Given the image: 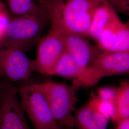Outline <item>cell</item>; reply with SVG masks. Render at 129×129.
Returning <instances> with one entry per match:
<instances>
[{
    "label": "cell",
    "mask_w": 129,
    "mask_h": 129,
    "mask_svg": "<svg viewBox=\"0 0 129 129\" xmlns=\"http://www.w3.org/2000/svg\"><path fill=\"white\" fill-rule=\"evenodd\" d=\"M37 85L59 125L75 127L73 112L78 99L74 86L51 81Z\"/></svg>",
    "instance_id": "cell-5"
},
{
    "label": "cell",
    "mask_w": 129,
    "mask_h": 129,
    "mask_svg": "<svg viewBox=\"0 0 129 129\" xmlns=\"http://www.w3.org/2000/svg\"><path fill=\"white\" fill-rule=\"evenodd\" d=\"M59 129H60V128H59Z\"/></svg>",
    "instance_id": "cell-23"
},
{
    "label": "cell",
    "mask_w": 129,
    "mask_h": 129,
    "mask_svg": "<svg viewBox=\"0 0 129 129\" xmlns=\"http://www.w3.org/2000/svg\"><path fill=\"white\" fill-rule=\"evenodd\" d=\"M2 76H1V75H0V78H1V77H2Z\"/></svg>",
    "instance_id": "cell-22"
},
{
    "label": "cell",
    "mask_w": 129,
    "mask_h": 129,
    "mask_svg": "<svg viewBox=\"0 0 129 129\" xmlns=\"http://www.w3.org/2000/svg\"><path fill=\"white\" fill-rule=\"evenodd\" d=\"M17 88L21 107L35 129H59L37 83H22Z\"/></svg>",
    "instance_id": "cell-4"
},
{
    "label": "cell",
    "mask_w": 129,
    "mask_h": 129,
    "mask_svg": "<svg viewBox=\"0 0 129 129\" xmlns=\"http://www.w3.org/2000/svg\"><path fill=\"white\" fill-rule=\"evenodd\" d=\"M86 104L93 111L108 120H111L115 115V105L102 101L98 97L94 91L91 92L88 101Z\"/></svg>",
    "instance_id": "cell-15"
},
{
    "label": "cell",
    "mask_w": 129,
    "mask_h": 129,
    "mask_svg": "<svg viewBox=\"0 0 129 129\" xmlns=\"http://www.w3.org/2000/svg\"><path fill=\"white\" fill-rule=\"evenodd\" d=\"M66 51L64 43L59 33L51 30L37 44L35 59L36 71L45 75H51L55 64Z\"/></svg>",
    "instance_id": "cell-8"
},
{
    "label": "cell",
    "mask_w": 129,
    "mask_h": 129,
    "mask_svg": "<svg viewBox=\"0 0 129 129\" xmlns=\"http://www.w3.org/2000/svg\"><path fill=\"white\" fill-rule=\"evenodd\" d=\"M0 129H31L21 107L17 87L3 76L0 78Z\"/></svg>",
    "instance_id": "cell-6"
},
{
    "label": "cell",
    "mask_w": 129,
    "mask_h": 129,
    "mask_svg": "<svg viewBox=\"0 0 129 129\" xmlns=\"http://www.w3.org/2000/svg\"><path fill=\"white\" fill-rule=\"evenodd\" d=\"M14 16L37 13L41 7L36 4L35 0H5Z\"/></svg>",
    "instance_id": "cell-16"
},
{
    "label": "cell",
    "mask_w": 129,
    "mask_h": 129,
    "mask_svg": "<svg viewBox=\"0 0 129 129\" xmlns=\"http://www.w3.org/2000/svg\"><path fill=\"white\" fill-rule=\"evenodd\" d=\"M119 17L108 1H102L93 14L88 36L97 42L104 28Z\"/></svg>",
    "instance_id": "cell-11"
},
{
    "label": "cell",
    "mask_w": 129,
    "mask_h": 129,
    "mask_svg": "<svg viewBox=\"0 0 129 129\" xmlns=\"http://www.w3.org/2000/svg\"><path fill=\"white\" fill-rule=\"evenodd\" d=\"M10 18L4 5L0 3V43L5 36Z\"/></svg>",
    "instance_id": "cell-18"
},
{
    "label": "cell",
    "mask_w": 129,
    "mask_h": 129,
    "mask_svg": "<svg viewBox=\"0 0 129 129\" xmlns=\"http://www.w3.org/2000/svg\"><path fill=\"white\" fill-rule=\"evenodd\" d=\"M116 124L115 129H129V118L120 120Z\"/></svg>",
    "instance_id": "cell-20"
},
{
    "label": "cell",
    "mask_w": 129,
    "mask_h": 129,
    "mask_svg": "<svg viewBox=\"0 0 129 129\" xmlns=\"http://www.w3.org/2000/svg\"><path fill=\"white\" fill-rule=\"evenodd\" d=\"M42 9L37 13L14 16L10 18L0 46H11L24 52L30 50L37 44L49 22L46 12Z\"/></svg>",
    "instance_id": "cell-2"
},
{
    "label": "cell",
    "mask_w": 129,
    "mask_h": 129,
    "mask_svg": "<svg viewBox=\"0 0 129 129\" xmlns=\"http://www.w3.org/2000/svg\"><path fill=\"white\" fill-rule=\"evenodd\" d=\"M117 92V87H106L98 88V97L105 102L115 105Z\"/></svg>",
    "instance_id": "cell-17"
},
{
    "label": "cell",
    "mask_w": 129,
    "mask_h": 129,
    "mask_svg": "<svg viewBox=\"0 0 129 129\" xmlns=\"http://www.w3.org/2000/svg\"><path fill=\"white\" fill-rule=\"evenodd\" d=\"M59 33L64 43L66 50L84 70L94 59L101 49L98 45H92L86 37L72 33Z\"/></svg>",
    "instance_id": "cell-10"
},
{
    "label": "cell",
    "mask_w": 129,
    "mask_h": 129,
    "mask_svg": "<svg viewBox=\"0 0 129 129\" xmlns=\"http://www.w3.org/2000/svg\"><path fill=\"white\" fill-rule=\"evenodd\" d=\"M103 0H38L46 12L51 30L88 37L93 14Z\"/></svg>",
    "instance_id": "cell-1"
},
{
    "label": "cell",
    "mask_w": 129,
    "mask_h": 129,
    "mask_svg": "<svg viewBox=\"0 0 129 129\" xmlns=\"http://www.w3.org/2000/svg\"><path fill=\"white\" fill-rule=\"evenodd\" d=\"M115 113L111 119L116 124L120 120L129 118V82L128 80L122 81L117 87L115 102Z\"/></svg>",
    "instance_id": "cell-14"
},
{
    "label": "cell",
    "mask_w": 129,
    "mask_h": 129,
    "mask_svg": "<svg viewBox=\"0 0 129 129\" xmlns=\"http://www.w3.org/2000/svg\"><path fill=\"white\" fill-rule=\"evenodd\" d=\"M75 127L78 129H107L109 120L91 110L86 103L74 110Z\"/></svg>",
    "instance_id": "cell-12"
},
{
    "label": "cell",
    "mask_w": 129,
    "mask_h": 129,
    "mask_svg": "<svg viewBox=\"0 0 129 129\" xmlns=\"http://www.w3.org/2000/svg\"><path fill=\"white\" fill-rule=\"evenodd\" d=\"M36 71L35 60L14 47L0 46V75L14 83L27 80Z\"/></svg>",
    "instance_id": "cell-7"
},
{
    "label": "cell",
    "mask_w": 129,
    "mask_h": 129,
    "mask_svg": "<svg viewBox=\"0 0 129 129\" xmlns=\"http://www.w3.org/2000/svg\"><path fill=\"white\" fill-rule=\"evenodd\" d=\"M129 71V53L112 52L101 49L82 74L73 79L72 85L76 89L90 87L98 83L103 78L127 74Z\"/></svg>",
    "instance_id": "cell-3"
},
{
    "label": "cell",
    "mask_w": 129,
    "mask_h": 129,
    "mask_svg": "<svg viewBox=\"0 0 129 129\" xmlns=\"http://www.w3.org/2000/svg\"><path fill=\"white\" fill-rule=\"evenodd\" d=\"M60 129H73L74 128L71 127H68V126H60Z\"/></svg>",
    "instance_id": "cell-21"
},
{
    "label": "cell",
    "mask_w": 129,
    "mask_h": 129,
    "mask_svg": "<svg viewBox=\"0 0 129 129\" xmlns=\"http://www.w3.org/2000/svg\"><path fill=\"white\" fill-rule=\"evenodd\" d=\"M116 12L129 15V0H107Z\"/></svg>",
    "instance_id": "cell-19"
},
{
    "label": "cell",
    "mask_w": 129,
    "mask_h": 129,
    "mask_svg": "<svg viewBox=\"0 0 129 129\" xmlns=\"http://www.w3.org/2000/svg\"><path fill=\"white\" fill-rule=\"evenodd\" d=\"M83 71L73 57L66 50L55 64L51 75H58L74 79L78 78Z\"/></svg>",
    "instance_id": "cell-13"
},
{
    "label": "cell",
    "mask_w": 129,
    "mask_h": 129,
    "mask_svg": "<svg viewBox=\"0 0 129 129\" xmlns=\"http://www.w3.org/2000/svg\"><path fill=\"white\" fill-rule=\"evenodd\" d=\"M97 43L104 51L129 53V23L118 17L104 28Z\"/></svg>",
    "instance_id": "cell-9"
}]
</instances>
